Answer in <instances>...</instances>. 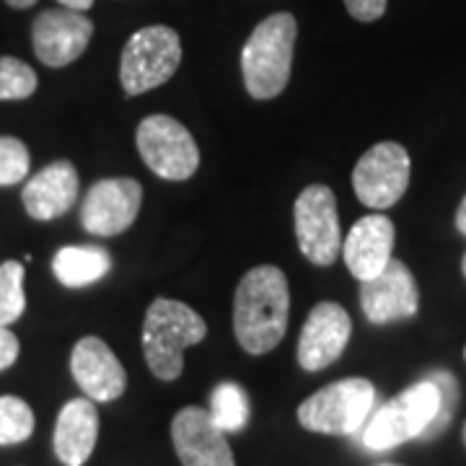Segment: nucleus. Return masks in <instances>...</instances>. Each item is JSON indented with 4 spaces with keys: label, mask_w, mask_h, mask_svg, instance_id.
I'll return each instance as SVG.
<instances>
[{
    "label": "nucleus",
    "mask_w": 466,
    "mask_h": 466,
    "mask_svg": "<svg viewBox=\"0 0 466 466\" xmlns=\"http://www.w3.org/2000/svg\"><path fill=\"white\" fill-rule=\"evenodd\" d=\"M296 238L300 254L319 267H329L342 251L337 198L329 187L311 184L296 198Z\"/></svg>",
    "instance_id": "nucleus-8"
},
{
    "label": "nucleus",
    "mask_w": 466,
    "mask_h": 466,
    "mask_svg": "<svg viewBox=\"0 0 466 466\" xmlns=\"http://www.w3.org/2000/svg\"><path fill=\"white\" fill-rule=\"evenodd\" d=\"M352 187L358 200L373 210L397 205L410 187V153L400 143L373 146L355 164Z\"/></svg>",
    "instance_id": "nucleus-9"
},
{
    "label": "nucleus",
    "mask_w": 466,
    "mask_h": 466,
    "mask_svg": "<svg viewBox=\"0 0 466 466\" xmlns=\"http://www.w3.org/2000/svg\"><path fill=\"white\" fill-rule=\"evenodd\" d=\"M381 466H394V464H381Z\"/></svg>",
    "instance_id": "nucleus-33"
},
{
    "label": "nucleus",
    "mask_w": 466,
    "mask_h": 466,
    "mask_svg": "<svg viewBox=\"0 0 466 466\" xmlns=\"http://www.w3.org/2000/svg\"><path fill=\"white\" fill-rule=\"evenodd\" d=\"M208 334L205 319L187 303L156 299L143 321V352L150 373L161 381H177L184 370V352L200 345Z\"/></svg>",
    "instance_id": "nucleus-3"
},
{
    "label": "nucleus",
    "mask_w": 466,
    "mask_h": 466,
    "mask_svg": "<svg viewBox=\"0 0 466 466\" xmlns=\"http://www.w3.org/2000/svg\"><path fill=\"white\" fill-rule=\"evenodd\" d=\"M376 389L368 379H342L324 386L299 407V422L311 433L355 435L370 417Z\"/></svg>",
    "instance_id": "nucleus-6"
},
{
    "label": "nucleus",
    "mask_w": 466,
    "mask_h": 466,
    "mask_svg": "<svg viewBox=\"0 0 466 466\" xmlns=\"http://www.w3.org/2000/svg\"><path fill=\"white\" fill-rule=\"evenodd\" d=\"M36 73L18 57L0 55V101L29 99L36 91Z\"/></svg>",
    "instance_id": "nucleus-23"
},
{
    "label": "nucleus",
    "mask_w": 466,
    "mask_h": 466,
    "mask_svg": "<svg viewBox=\"0 0 466 466\" xmlns=\"http://www.w3.org/2000/svg\"><path fill=\"white\" fill-rule=\"evenodd\" d=\"M24 309H26L24 265L8 259L0 265V327H11L14 321H18Z\"/></svg>",
    "instance_id": "nucleus-21"
},
{
    "label": "nucleus",
    "mask_w": 466,
    "mask_h": 466,
    "mask_svg": "<svg viewBox=\"0 0 466 466\" xmlns=\"http://www.w3.org/2000/svg\"><path fill=\"white\" fill-rule=\"evenodd\" d=\"M29 148L11 135L0 137V187L24 182L29 177Z\"/></svg>",
    "instance_id": "nucleus-25"
},
{
    "label": "nucleus",
    "mask_w": 466,
    "mask_h": 466,
    "mask_svg": "<svg viewBox=\"0 0 466 466\" xmlns=\"http://www.w3.org/2000/svg\"><path fill=\"white\" fill-rule=\"evenodd\" d=\"M112 269V257L101 247H63L52 259V272L66 288L99 283Z\"/></svg>",
    "instance_id": "nucleus-19"
},
{
    "label": "nucleus",
    "mask_w": 466,
    "mask_h": 466,
    "mask_svg": "<svg viewBox=\"0 0 466 466\" xmlns=\"http://www.w3.org/2000/svg\"><path fill=\"white\" fill-rule=\"evenodd\" d=\"M464 443H466V425H464Z\"/></svg>",
    "instance_id": "nucleus-32"
},
{
    "label": "nucleus",
    "mask_w": 466,
    "mask_h": 466,
    "mask_svg": "<svg viewBox=\"0 0 466 466\" xmlns=\"http://www.w3.org/2000/svg\"><path fill=\"white\" fill-rule=\"evenodd\" d=\"M441 407L438 386L431 379H422L415 386L404 389L394 400H389L363 428V446L368 451L397 449L407 441L422 438Z\"/></svg>",
    "instance_id": "nucleus-4"
},
{
    "label": "nucleus",
    "mask_w": 466,
    "mask_h": 466,
    "mask_svg": "<svg viewBox=\"0 0 466 466\" xmlns=\"http://www.w3.org/2000/svg\"><path fill=\"white\" fill-rule=\"evenodd\" d=\"M99 438V410L96 404L84 400H70L57 415L55 425V456L66 466H84L96 449Z\"/></svg>",
    "instance_id": "nucleus-18"
},
{
    "label": "nucleus",
    "mask_w": 466,
    "mask_h": 466,
    "mask_svg": "<svg viewBox=\"0 0 466 466\" xmlns=\"http://www.w3.org/2000/svg\"><path fill=\"white\" fill-rule=\"evenodd\" d=\"M5 3H8L11 8H18V11H24V8H32L36 0H5Z\"/></svg>",
    "instance_id": "nucleus-30"
},
{
    "label": "nucleus",
    "mask_w": 466,
    "mask_h": 466,
    "mask_svg": "<svg viewBox=\"0 0 466 466\" xmlns=\"http://www.w3.org/2000/svg\"><path fill=\"white\" fill-rule=\"evenodd\" d=\"M18 358V337L8 327H0V370L11 368Z\"/></svg>",
    "instance_id": "nucleus-27"
},
{
    "label": "nucleus",
    "mask_w": 466,
    "mask_h": 466,
    "mask_svg": "<svg viewBox=\"0 0 466 466\" xmlns=\"http://www.w3.org/2000/svg\"><path fill=\"white\" fill-rule=\"evenodd\" d=\"M456 228H459V233H464L466 236V198L461 200V205H459V213H456Z\"/></svg>",
    "instance_id": "nucleus-29"
},
{
    "label": "nucleus",
    "mask_w": 466,
    "mask_h": 466,
    "mask_svg": "<svg viewBox=\"0 0 466 466\" xmlns=\"http://www.w3.org/2000/svg\"><path fill=\"white\" fill-rule=\"evenodd\" d=\"M360 306L370 324H389L415 317L420 290L410 267L400 259H391L376 278L360 283Z\"/></svg>",
    "instance_id": "nucleus-13"
},
{
    "label": "nucleus",
    "mask_w": 466,
    "mask_h": 466,
    "mask_svg": "<svg viewBox=\"0 0 466 466\" xmlns=\"http://www.w3.org/2000/svg\"><path fill=\"white\" fill-rule=\"evenodd\" d=\"M394 223L386 216L360 218L352 228H350L348 238L342 244V257L348 269L360 280L366 283L370 278H376L383 267L391 262V251H394Z\"/></svg>",
    "instance_id": "nucleus-16"
},
{
    "label": "nucleus",
    "mask_w": 466,
    "mask_h": 466,
    "mask_svg": "<svg viewBox=\"0 0 466 466\" xmlns=\"http://www.w3.org/2000/svg\"><path fill=\"white\" fill-rule=\"evenodd\" d=\"M290 314V290L280 267L249 269L233 296V334L249 355H265L283 342Z\"/></svg>",
    "instance_id": "nucleus-1"
},
{
    "label": "nucleus",
    "mask_w": 466,
    "mask_h": 466,
    "mask_svg": "<svg viewBox=\"0 0 466 466\" xmlns=\"http://www.w3.org/2000/svg\"><path fill=\"white\" fill-rule=\"evenodd\" d=\"M461 269H464V278H466V254H464V259H461Z\"/></svg>",
    "instance_id": "nucleus-31"
},
{
    "label": "nucleus",
    "mask_w": 466,
    "mask_h": 466,
    "mask_svg": "<svg viewBox=\"0 0 466 466\" xmlns=\"http://www.w3.org/2000/svg\"><path fill=\"white\" fill-rule=\"evenodd\" d=\"M91 36H94V21L81 11L50 8L34 21V55L47 67H66L84 55Z\"/></svg>",
    "instance_id": "nucleus-10"
},
{
    "label": "nucleus",
    "mask_w": 466,
    "mask_h": 466,
    "mask_svg": "<svg viewBox=\"0 0 466 466\" xmlns=\"http://www.w3.org/2000/svg\"><path fill=\"white\" fill-rule=\"evenodd\" d=\"M352 334L350 314L332 300L311 309L299 337V363L303 370L317 373L329 368L345 352Z\"/></svg>",
    "instance_id": "nucleus-12"
},
{
    "label": "nucleus",
    "mask_w": 466,
    "mask_h": 466,
    "mask_svg": "<svg viewBox=\"0 0 466 466\" xmlns=\"http://www.w3.org/2000/svg\"><path fill=\"white\" fill-rule=\"evenodd\" d=\"M386 3L389 0H345V8L355 21L370 24V21H379L386 14Z\"/></svg>",
    "instance_id": "nucleus-26"
},
{
    "label": "nucleus",
    "mask_w": 466,
    "mask_h": 466,
    "mask_svg": "<svg viewBox=\"0 0 466 466\" xmlns=\"http://www.w3.org/2000/svg\"><path fill=\"white\" fill-rule=\"evenodd\" d=\"M57 3H60L63 8H70V11H81V14H84V11H88V8L94 5V0H57Z\"/></svg>",
    "instance_id": "nucleus-28"
},
{
    "label": "nucleus",
    "mask_w": 466,
    "mask_h": 466,
    "mask_svg": "<svg viewBox=\"0 0 466 466\" xmlns=\"http://www.w3.org/2000/svg\"><path fill=\"white\" fill-rule=\"evenodd\" d=\"M34 433L32 407L18 397H0V446H16Z\"/></svg>",
    "instance_id": "nucleus-22"
},
{
    "label": "nucleus",
    "mask_w": 466,
    "mask_h": 466,
    "mask_svg": "<svg viewBox=\"0 0 466 466\" xmlns=\"http://www.w3.org/2000/svg\"><path fill=\"white\" fill-rule=\"evenodd\" d=\"M464 358H466V350H464Z\"/></svg>",
    "instance_id": "nucleus-34"
},
{
    "label": "nucleus",
    "mask_w": 466,
    "mask_h": 466,
    "mask_svg": "<svg viewBox=\"0 0 466 466\" xmlns=\"http://www.w3.org/2000/svg\"><path fill=\"white\" fill-rule=\"evenodd\" d=\"M143 205V187L135 179L116 177L96 182L84 205H81V223L94 236H116L125 233L135 223Z\"/></svg>",
    "instance_id": "nucleus-11"
},
{
    "label": "nucleus",
    "mask_w": 466,
    "mask_h": 466,
    "mask_svg": "<svg viewBox=\"0 0 466 466\" xmlns=\"http://www.w3.org/2000/svg\"><path fill=\"white\" fill-rule=\"evenodd\" d=\"M171 441L184 466H236L226 433L208 410L184 407L171 420Z\"/></svg>",
    "instance_id": "nucleus-14"
},
{
    "label": "nucleus",
    "mask_w": 466,
    "mask_h": 466,
    "mask_svg": "<svg viewBox=\"0 0 466 466\" xmlns=\"http://www.w3.org/2000/svg\"><path fill=\"white\" fill-rule=\"evenodd\" d=\"M78 198V171L70 161H55L24 187V208L34 220H55L66 216Z\"/></svg>",
    "instance_id": "nucleus-17"
},
{
    "label": "nucleus",
    "mask_w": 466,
    "mask_h": 466,
    "mask_svg": "<svg viewBox=\"0 0 466 466\" xmlns=\"http://www.w3.org/2000/svg\"><path fill=\"white\" fill-rule=\"evenodd\" d=\"M210 417L223 433H238L247 428L251 417L249 397L238 383H218L210 394Z\"/></svg>",
    "instance_id": "nucleus-20"
},
{
    "label": "nucleus",
    "mask_w": 466,
    "mask_h": 466,
    "mask_svg": "<svg viewBox=\"0 0 466 466\" xmlns=\"http://www.w3.org/2000/svg\"><path fill=\"white\" fill-rule=\"evenodd\" d=\"M135 143L146 167L168 182H184L200 167V148L179 119L150 115L137 125Z\"/></svg>",
    "instance_id": "nucleus-7"
},
{
    "label": "nucleus",
    "mask_w": 466,
    "mask_h": 466,
    "mask_svg": "<svg viewBox=\"0 0 466 466\" xmlns=\"http://www.w3.org/2000/svg\"><path fill=\"white\" fill-rule=\"evenodd\" d=\"M70 373L91 401H115L127 389V373L101 337H84L70 352Z\"/></svg>",
    "instance_id": "nucleus-15"
},
{
    "label": "nucleus",
    "mask_w": 466,
    "mask_h": 466,
    "mask_svg": "<svg viewBox=\"0 0 466 466\" xmlns=\"http://www.w3.org/2000/svg\"><path fill=\"white\" fill-rule=\"evenodd\" d=\"M428 379L438 386L441 407H438V415H435L433 422L428 425V431L422 433V438H438V435L449 428L451 417L456 412V404H459V381H456V376L449 373V370H433Z\"/></svg>",
    "instance_id": "nucleus-24"
},
{
    "label": "nucleus",
    "mask_w": 466,
    "mask_h": 466,
    "mask_svg": "<svg viewBox=\"0 0 466 466\" xmlns=\"http://www.w3.org/2000/svg\"><path fill=\"white\" fill-rule=\"evenodd\" d=\"M296 39L299 21L293 14H272L254 26L241 50V73L251 99L267 101L283 94L290 81Z\"/></svg>",
    "instance_id": "nucleus-2"
},
{
    "label": "nucleus",
    "mask_w": 466,
    "mask_h": 466,
    "mask_svg": "<svg viewBox=\"0 0 466 466\" xmlns=\"http://www.w3.org/2000/svg\"><path fill=\"white\" fill-rule=\"evenodd\" d=\"M182 63V39L171 26H143L127 39L119 60V81L127 96L164 86Z\"/></svg>",
    "instance_id": "nucleus-5"
}]
</instances>
